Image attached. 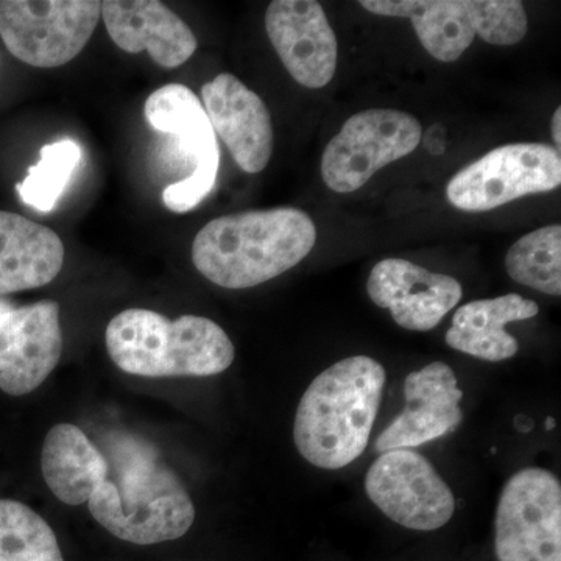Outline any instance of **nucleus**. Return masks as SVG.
Wrapping results in <instances>:
<instances>
[{
  "label": "nucleus",
  "instance_id": "obj_21",
  "mask_svg": "<svg viewBox=\"0 0 561 561\" xmlns=\"http://www.w3.org/2000/svg\"><path fill=\"white\" fill-rule=\"evenodd\" d=\"M505 271L522 286L561 294V227L540 228L513 243L505 256Z\"/></svg>",
  "mask_w": 561,
  "mask_h": 561
},
{
  "label": "nucleus",
  "instance_id": "obj_4",
  "mask_svg": "<svg viewBox=\"0 0 561 561\" xmlns=\"http://www.w3.org/2000/svg\"><path fill=\"white\" fill-rule=\"evenodd\" d=\"M111 360L142 378H206L231 367L236 351L227 332L206 317L168 319L131 308L110 321L105 332Z\"/></svg>",
  "mask_w": 561,
  "mask_h": 561
},
{
  "label": "nucleus",
  "instance_id": "obj_1",
  "mask_svg": "<svg viewBox=\"0 0 561 561\" xmlns=\"http://www.w3.org/2000/svg\"><path fill=\"white\" fill-rule=\"evenodd\" d=\"M99 448L105 470L88 500L95 522L119 540L140 546L179 540L190 531L194 502L151 443L111 431Z\"/></svg>",
  "mask_w": 561,
  "mask_h": 561
},
{
  "label": "nucleus",
  "instance_id": "obj_18",
  "mask_svg": "<svg viewBox=\"0 0 561 561\" xmlns=\"http://www.w3.org/2000/svg\"><path fill=\"white\" fill-rule=\"evenodd\" d=\"M65 256L57 232L0 210V295L46 286L61 272Z\"/></svg>",
  "mask_w": 561,
  "mask_h": 561
},
{
  "label": "nucleus",
  "instance_id": "obj_26",
  "mask_svg": "<svg viewBox=\"0 0 561 561\" xmlns=\"http://www.w3.org/2000/svg\"><path fill=\"white\" fill-rule=\"evenodd\" d=\"M546 427H548V430H552V427H553V420L552 419H548V423H546Z\"/></svg>",
  "mask_w": 561,
  "mask_h": 561
},
{
  "label": "nucleus",
  "instance_id": "obj_20",
  "mask_svg": "<svg viewBox=\"0 0 561 561\" xmlns=\"http://www.w3.org/2000/svg\"><path fill=\"white\" fill-rule=\"evenodd\" d=\"M105 463L98 443L69 423L51 427L41 451L44 481L54 496L68 505H81L90 500Z\"/></svg>",
  "mask_w": 561,
  "mask_h": 561
},
{
  "label": "nucleus",
  "instance_id": "obj_11",
  "mask_svg": "<svg viewBox=\"0 0 561 561\" xmlns=\"http://www.w3.org/2000/svg\"><path fill=\"white\" fill-rule=\"evenodd\" d=\"M365 491L387 518L405 529H442L456 512L448 483L412 449L382 453L365 476Z\"/></svg>",
  "mask_w": 561,
  "mask_h": 561
},
{
  "label": "nucleus",
  "instance_id": "obj_6",
  "mask_svg": "<svg viewBox=\"0 0 561 561\" xmlns=\"http://www.w3.org/2000/svg\"><path fill=\"white\" fill-rule=\"evenodd\" d=\"M101 18L98 0H2L0 38L25 65L60 68L79 57Z\"/></svg>",
  "mask_w": 561,
  "mask_h": 561
},
{
  "label": "nucleus",
  "instance_id": "obj_13",
  "mask_svg": "<svg viewBox=\"0 0 561 561\" xmlns=\"http://www.w3.org/2000/svg\"><path fill=\"white\" fill-rule=\"evenodd\" d=\"M265 31L295 81L320 90L334 79L339 46L323 7L316 0H275Z\"/></svg>",
  "mask_w": 561,
  "mask_h": 561
},
{
  "label": "nucleus",
  "instance_id": "obj_2",
  "mask_svg": "<svg viewBox=\"0 0 561 561\" xmlns=\"http://www.w3.org/2000/svg\"><path fill=\"white\" fill-rule=\"evenodd\" d=\"M316 242V224L305 210H247L205 225L192 243V262L217 286L250 289L300 264Z\"/></svg>",
  "mask_w": 561,
  "mask_h": 561
},
{
  "label": "nucleus",
  "instance_id": "obj_19",
  "mask_svg": "<svg viewBox=\"0 0 561 561\" xmlns=\"http://www.w3.org/2000/svg\"><path fill=\"white\" fill-rule=\"evenodd\" d=\"M540 308L522 295L508 294L468 302L457 309L445 341L453 350L489 362L512 359L519 343L505 331L512 321L534 319Z\"/></svg>",
  "mask_w": 561,
  "mask_h": 561
},
{
  "label": "nucleus",
  "instance_id": "obj_7",
  "mask_svg": "<svg viewBox=\"0 0 561 561\" xmlns=\"http://www.w3.org/2000/svg\"><path fill=\"white\" fill-rule=\"evenodd\" d=\"M494 552L500 561H561V485L551 471L524 468L505 482Z\"/></svg>",
  "mask_w": 561,
  "mask_h": 561
},
{
  "label": "nucleus",
  "instance_id": "obj_9",
  "mask_svg": "<svg viewBox=\"0 0 561 561\" xmlns=\"http://www.w3.org/2000/svg\"><path fill=\"white\" fill-rule=\"evenodd\" d=\"M561 184L560 151L548 144H511L472 162L446 187L454 208L485 213Z\"/></svg>",
  "mask_w": 561,
  "mask_h": 561
},
{
  "label": "nucleus",
  "instance_id": "obj_23",
  "mask_svg": "<svg viewBox=\"0 0 561 561\" xmlns=\"http://www.w3.org/2000/svg\"><path fill=\"white\" fill-rule=\"evenodd\" d=\"M80 160L81 149L76 140L61 139L44 146L39 161L28 168L27 176L16 184L21 201L39 213H50Z\"/></svg>",
  "mask_w": 561,
  "mask_h": 561
},
{
  "label": "nucleus",
  "instance_id": "obj_14",
  "mask_svg": "<svg viewBox=\"0 0 561 561\" xmlns=\"http://www.w3.org/2000/svg\"><path fill=\"white\" fill-rule=\"evenodd\" d=\"M367 291L376 306L389 309L401 328L420 332L437 328L463 295L459 280L400 257L375 265Z\"/></svg>",
  "mask_w": 561,
  "mask_h": 561
},
{
  "label": "nucleus",
  "instance_id": "obj_3",
  "mask_svg": "<svg viewBox=\"0 0 561 561\" xmlns=\"http://www.w3.org/2000/svg\"><path fill=\"white\" fill-rule=\"evenodd\" d=\"M386 370L368 356H351L320 373L302 394L294 440L302 459L342 470L359 459L381 408Z\"/></svg>",
  "mask_w": 561,
  "mask_h": 561
},
{
  "label": "nucleus",
  "instance_id": "obj_25",
  "mask_svg": "<svg viewBox=\"0 0 561 561\" xmlns=\"http://www.w3.org/2000/svg\"><path fill=\"white\" fill-rule=\"evenodd\" d=\"M11 309V306L7 301H0V317L5 316L7 312H9Z\"/></svg>",
  "mask_w": 561,
  "mask_h": 561
},
{
  "label": "nucleus",
  "instance_id": "obj_5",
  "mask_svg": "<svg viewBox=\"0 0 561 561\" xmlns=\"http://www.w3.org/2000/svg\"><path fill=\"white\" fill-rule=\"evenodd\" d=\"M379 16L412 21L424 49L435 60H459L476 35L493 46H513L526 36L527 13L518 0H362Z\"/></svg>",
  "mask_w": 561,
  "mask_h": 561
},
{
  "label": "nucleus",
  "instance_id": "obj_16",
  "mask_svg": "<svg viewBox=\"0 0 561 561\" xmlns=\"http://www.w3.org/2000/svg\"><path fill=\"white\" fill-rule=\"evenodd\" d=\"M202 99L214 133L239 168L247 173L264 171L273 153V125L260 95L224 72L203 84Z\"/></svg>",
  "mask_w": 561,
  "mask_h": 561
},
{
  "label": "nucleus",
  "instance_id": "obj_15",
  "mask_svg": "<svg viewBox=\"0 0 561 561\" xmlns=\"http://www.w3.org/2000/svg\"><path fill=\"white\" fill-rule=\"evenodd\" d=\"M405 408L376 440L378 453L416 448L451 434L463 420L459 389L453 368L432 362L412 371L404 382Z\"/></svg>",
  "mask_w": 561,
  "mask_h": 561
},
{
  "label": "nucleus",
  "instance_id": "obj_10",
  "mask_svg": "<svg viewBox=\"0 0 561 561\" xmlns=\"http://www.w3.org/2000/svg\"><path fill=\"white\" fill-rule=\"evenodd\" d=\"M144 114L154 130L175 136L192 162L191 175L162 192L165 208L190 213L213 192L219 175L220 149L208 114L197 94L179 83L165 84L150 94Z\"/></svg>",
  "mask_w": 561,
  "mask_h": 561
},
{
  "label": "nucleus",
  "instance_id": "obj_8",
  "mask_svg": "<svg viewBox=\"0 0 561 561\" xmlns=\"http://www.w3.org/2000/svg\"><path fill=\"white\" fill-rule=\"evenodd\" d=\"M421 125L411 114L373 108L354 114L324 149L321 176L331 191L351 194L376 172L419 147Z\"/></svg>",
  "mask_w": 561,
  "mask_h": 561
},
{
  "label": "nucleus",
  "instance_id": "obj_17",
  "mask_svg": "<svg viewBox=\"0 0 561 561\" xmlns=\"http://www.w3.org/2000/svg\"><path fill=\"white\" fill-rule=\"evenodd\" d=\"M101 14L119 49L128 54L147 50L160 68H180L197 50L190 25L158 0H105Z\"/></svg>",
  "mask_w": 561,
  "mask_h": 561
},
{
  "label": "nucleus",
  "instance_id": "obj_24",
  "mask_svg": "<svg viewBox=\"0 0 561 561\" xmlns=\"http://www.w3.org/2000/svg\"><path fill=\"white\" fill-rule=\"evenodd\" d=\"M552 138L556 140L557 147L560 149L561 142V108L556 110L552 117Z\"/></svg>",
  "mask_w": 561,
  "mask_h": 561
},
{
  "label": "nucleus",
  "instance_id": "obj_12",
  "mask_svg": "<svg viewBox=\"0 0 561 561\" xmlns=\"http://www.w3.org/2000/svg\"><path fill=\"white\" fill-rule=\"evenodd\" d=\"M62 353L60 305L44 300L0 317V390L22 397L38 389Z\"/></svg>",
  "mask_w": 561,
  "mask_h": 561
},
{
  "label": "nucleus",
  "instance_id": "obj_22",
  "mask_svg": "<svg viewBox=\"0 0 561 561\" xmlns=\"http://www.w3.org/2000/svg\"><path fill=\"white\" fill-rule=\"evenodd\" d=\"M0 561H65L55 531L22 502L0 500Z\"/></svg>",
  "mask_w": 561,
  "mask_h": 561
}]
</instances>
